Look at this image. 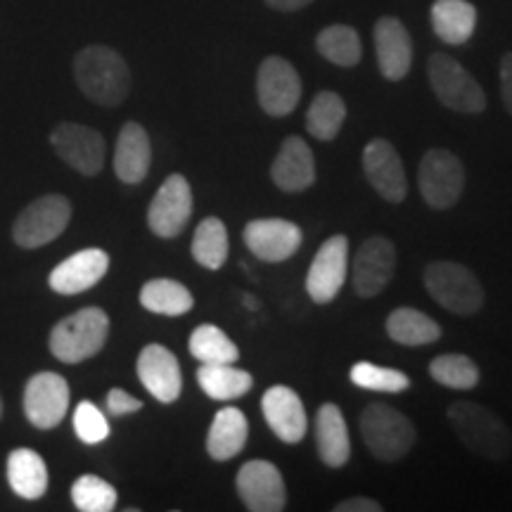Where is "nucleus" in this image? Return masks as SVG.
<instances>
[{
  "label": "nucleus",
  "mask_w": 512,
  "mask_h": 512,
  "mask_svg": "<svg viewBox=\"0 0 512 512\" xmlns=\"http://www.w3.org/2000/svg\"><path fill=\"white\" fill-rule=\"evenodd\" d=\"M349 240L347 235H332L320 245L306 273V292L316 304H330L347 283Z\"/></svg>",
  "instance_id": "11"
},
{
  "label": "nucleus",
  "mask_w": 512,
  "mask_h": 512,
  "mask_svg": "<svg viewBox=\"0 0 512 512\" xmlns=\"http://www.w3.org/2000/svg\"><path fill=\"white\" fill-rule=\"evenodd\" d=\"M396 271V247L389 238L373 235L358 247L351 266V283L358 297H377L392 283Z\"/></svg>",
  "instance_id": "14"
},
{
  "label": "nucleus",
  "mask_w": 512,
  "mask_h": 512,
  "mask_svg": "<svg viewBox=\"0 0 512 512\" xmlns=\"http://www.w3.org/2000/svg\"><path fill=\"white\" fill-rule=\"evenodd\" d=\"M72 221V202L64 195H43L27 204L12 223V240L22 249H38L60 238Z\"/></svg>",
  "instance_id": "7"
},
{
  "label": "nucleus",
  "mask_w": 512,
  "mask_h": 512,
  "mask_svg": "<svg viewBox=\"0 0 512 512\" xmlns=\"http://www.w3.org/2000/svg\"><path fill=\"white\" fill-rule=\"evenodd\" d=\"M363 171L382 200L399 204L408 195L406 169L396 147L384 138H373L363 150Z\"/></svg>",
  "instance_id": "16"
},
{
  "label": "nucleus",
  "mask_w": 512,
  "mask_h": 512,
  "mask_svg": "<svg viewBox=\"0 0 512 512\" xmlns=\"http://www.w3.org/2000/svg\"><path fill=\"white\" fill-rule=\"evenodd\" d=\"M8 484L24 501H38L48 491L46 460L31 448H15L8 456Z\"/></svg>",
  "instance_id": "27"
},
{
  "label": "nucleus",
  "mask_w": 512,
  "mask_h": 512,
  "mask_svg": "<svg viewBox=\"0 0 512 512\" xmlns=\"http://www.w3.org/2000/svg\"><path fill=\"white\" fill-rule=\"evenodd\" d=\"M228 249V228L221 219L209 216V219H204L200 226L195 228V238H192L190 252L192 259L207 268V271H219V268L226 264Z\"/></svg>",
  "instance_id": "31"
},
{
  "label": "nucleus",
  "mask_w": 512,
  "mask_h": 512,
  "mask_svg": "<svg viewBox=\"0 0 512 512\" xmlns=\"http://www.w3.org/2000/svg\"><path fill=\"white\" fill-rule=\"evenodd\" d=\"M0 418H3V401H0Z\"/></svg>",
  "instance_id": "43"
},
{
  "label": "nucleus",
  "mask_w": 512,
  "mask_h": 512,
  "mask_svg": "<svg viewBox=\"0 0 512 512\" xmlns=\"http://www.w3.org/2000/svg\"><path fill=\"white\" fill-rule=\"evenodd\" d=\"M202 392L214 401H233L254 387V377L235 363H202L197 370Z\"/></svg>",
  "instance_id": "28"
},
{
  "label": "nucleus",
  "mask_w": 512,
  "mask_h": 512,
  "mask_svg": "<svg viewBox=\"0 0 512 512\" xmlns=\"http://www.w3.org/2000/svg\"><path fill=\"white\" fill-rule=\"evenodd\" d=\"M152 164L150 136L138 121H128L119 131L117 147H114V174L121 183L136 185L145 181Z\"/></svg>",
  "instance_id": "23"
},
{
  "label": "nucleus",
  "mask_w": 512,
  "mask_h": 512,
  "mask_svg": "<svg viewBox=\"0 0 512 512\" xmlns=\"http://www.w3.org/2000/svg\"><path fill=\"white\" fill-rule=\"evenodd\" d=\"M188 349L200 363H235L240 358L238 344L228 339L221 328L209 323L192 330Z\"/></svg>",
  "instance_id": "34"
},
{
  "label": "nucleus",
  "mask_w": 512,
  "mask_h": 512,
  "mask_svg": "<svg viewBox=\"0 0 512 512\" xmlns=\"http://www.w3.org/2000/svg\"><path fill=\"white\" fill-rule=\"evenodd\" d=\"M375 55L380 74L387 81H401L411 72L413 41L408 29L396 17L377 19L375 31Z\"/></svg>",
  "instance_id": "20"
},
{
  "label": "nucleus",
  "mask_w": 512,
  "mask_h": 512,
  "mask_svg": "<svg viewBox=\"0 0 512 512\" xmlns=\"http://www.w3.org/2000/svg\"><path fill=\"white\" fill-rule=\"evenodd\" d=\"M422 200L432 209H451L465 190V166L451 150H434L422 157L418 169Z\"/></svg>",
  "instance_id": "8"
},
{
  "label": "nucleus",
  "mask_w": 512,
  "mask_h": 512,
  "mask_svg": "<svg viewBox=\"0 0 512 512\" xmlns=\"http://www.w3.org/2000/svg\"><path fill=\"white\" fill-rule=\"evenodd\" d=\"M316 50L337 67H356L363 57L361 36L349 24H332L316 36Z\"/></svg>",
  "instance_id": "32"
},
{
  "label": "nucleus",
  "mask_w": 512,
  "mask_h": 512,
  "mask_svg": "<svg viewBox=\"0 0 512 512\" xmlns=\"http://www.w3.org/2000/svg\"><path fill=\"white\" fill-rule=\"evenodd\" d=\"M501 98L508 114H512V53H505L501 60Z\"/></svg>",
  "instance_id": "41"
},
{
  "label": "nucleus",
  "mask_w": 512,
  "mask_h": 512,
  "mask_svg": "<svg viewBox=\"0 0 512 512\" xmlns=\"http://www.w3.org/2000/svg\"><path fill=\"white\" fill-rule=\"evenodd\" d=\"M344 121H347V105L332 91H320L306 112V128L316 140L330 143L339 136Z\"/></svg>",
  "instance_id": "33"
},
{
  "label": "nucleus",
  "mask_w": 512,
  "mask_h": 512,
  "mask_svg": "<svg viewBox=\"0 0 512 512\" xmlns=\"http://www.w3.org/2000/svg\"><path fill=\"white\" fill-rule=\"evenodd\" d=\"M384 328H387V335L403 347H427L441 337V325L437 320L418 309H411V306H401L389 313Z\"/></svg>",
  "instance_id": "29"
},
{
  "label": "nucleus",
  "mask_w": 512,
  "mask_h": 512,
  "mask_svg": "<svg viewBox=\"0 0 512 512\" xmlns=\"http://www.w3.org/2000/svg\"><path fill=\"white\" fill-rule=\"evenodd\" d=\"M140 304H143V309L159 313V316H185L195 306V297L178 280L155 278L140 290Z\"/></svg>",
  "instance_id": "30"
},
{
  "label": "nucleus",
  "mask_w": 512,
  "mask_h": 512,
  "mask_svg": "<svg viewBox=\"0 0 512 512\" xmlns=\"http://www.w3.org/2000/svg\"><path fill=\"white\" fill-rule=\"evenodd\" d=\"M69 408V384L57 373H38L24 387V415L38 430H53Z\"/></svg>",
  "instance_id": "15"
},
{
  "label": "nucleus",
  "mask_w": 512,
  "mask_h": 512,
  "mask_svg": "<svg viewBox=\"0 0 512 512\" xmlns=\"http://www.w3.org/2000/svg\"><path fill=\"white\" fill-rule=\"evenodd\" d=\"M107 337H110V316L98 306H86L55 325L48 342L50 354L67 366H76L98 356Z\"/></svg>",
  "instance_id": "3"
},
{
  "label": "nucleus",
  "mask_w": 512,
  "mask_h": 512,
  "mask_svg": "<svg viewBox=\"0 0 512 512\" xmlns=\"http://www.w3.org/2000/svg\"><path fill=\"white\" fill-rule=\"evenodd\" d=\"M249 437V422L240 408H221L211 420L207 434V453L216 463L240 456Z\"/></svg>",
  "instance_id": "25"
},
{
  "label": "nucleus",
  "mask_w": 512,
  "mask_h": 512,
  "mask_svg": "<svg viewBox=\"0 0 512 512\" xmlns=\"http://www.w3.org/2000/svg\"><path fill=\"white\" fill-rule=\"evenodd\" d=\"M107 408H110L112 415H131L143 408V401L124 392V389L114 387L110 389V394H107Z\"/></svg>",
  "instance_id": "39"
},
{
  "label": "nucleus",
  "mask_w": 512,
  "mask_h": 512,
  "mask_svg": "<svg viewBox=\"0 0 512 512\" xmlns=\"http://www.w3.org/2000/svg\"><path fill=\"white\" fill-rule=\"evenodd\" d=\"M72 501L81 512H110L117 508V489L102 477L83 475L72 484Z\"/></svg>",
  "instance_id": "37"
},
{
  "label": "nucleus",
  "mask_w": 512,
  "mask_h": 512,
  "mask_svg": "<svg viewBox=\"0 0 512 512\" xmlns=\"http://www.w3.org/2000/svg\"><path fill=\"white\" fill-rule=\"evenodd\" d=\"M261 411H264L268 427L280 441L299 444L304 439L309 422H306L304 403L294 389L285 387V384H275L261 399Z\"/></svg>",
  "instance_id": "21"
},
{
  "label": "nucleus",
  "mask_w": 512,
  "mask_h": 512,
  "mask_svg": "<svg viewBox=\"0 0 512 512\" xmlns=\"http://www.w3.org/2000/svg\"><path fill=\"white\" fill-rule=\"evenodd\" d=\"M358 425L368 451L382 463L401 460L415 444L413 422L387 403H370L363 408Z\"/></svg>",
  "instance_id": "5"
},
{
  "label": "nucleus",
  "mask_w": 512,
  "mask_h": 512,
  "mask_svg": "<svg viewBox=\"0 0 512 512\" xmlns=\"http://www.w3.org/2000/svg\"><path fill=\"white\" fill-rule=\"evenodd\" d=\"M74 432L83 444L95 446L110 437V422L95 403L81 401L74 411Z\"/></svg>",
  "instance_id": "38"
},
{
  "label": "nucleus",
  "mask_w": 512,
  "mask_h": 512,
  "mask_svg": "<svg viewBox=\"0 0 512 512\" xmlns=\"http://www.w3.org/2000/svg\"><path fill=\"white\" fill-rule=\"evenodd\" d=\"M107 268H110V256H107L105 249H81V252L67 256L62 264L53 268L48 278L50 290L64 294V297L81 294L98 285L105 278Z\"/></svg>",
  "instance_id": "19"
},
{
  "label": "nucleus",
  "mask_w": 512,
  "mask_h": 512,
  "mask_svg": "<svg viewBox=\"0 0 512 512\" xmlns=\"http://www.w3.org/2000/svg\"><path fill=\"white\" fill-rule=\"evenodd\" d=\"M456 437L486 460H505L512 453V432L508 425L491 411L475 401H458L446 413Z\"/></svg>",
  "instance_id": "2"
},
{
  "label": "nucleus",
  "mask_w": 512,
  "mask_h": 512,
  "mask_svg": "<svg viewBox=\"0 0 512 512\" xmlns=\"http://www.w3.org/2000/svg\"><path fill=\"white\" fill-rule=\"evenodd\" d=\"M271 178L283 192H304L311 188L316 181V162L304 138H285L271 164Z\"/></svg>",
  "instance_id": "22"
},
{
  "label": "nucleus",
  "mask_w": 512,
  "mask_h": 512,
  "mask_svg": "<svg viewBox=\"0 0 512 512\" xmlns=\"http://www.w3.org/2000/svg\"><path fill=\"white\" fill-rule=\"evenodd\" d=\"M192 216V188L188 178L171 174L152 197L147 209V226L157 238H178Z\"/></svg>",
  "instance_id": "12"
},
{
  "label": "nucleus",
  "mask_w": 512,
  "mask_h": 512,
  "mask_svg": "<svg viewBox=\"0 0 512 512\" xmlns=\"http://www.w3.org/2000/svg\"><path fill=\"white\" fill-rule=\"evenodd\" d=\"M432 29L448 46H463L475 34L477 8L470 0H434Z\"/></svg>",
  "instance_id": "26"
},
{
  "label": "nucleus",
  "mask_w": 512,
  "mask_h": 512,
  "mask_svg": "<svg viewBox=\"0 0 512 512\" xmlns=\"http://www.w3.org/2000/svg\"><path fill=\"white\" fill-rule=\"evenodd\" d=\"M430 375L434 382L448 389H475L479 384V368L470 356L465 354H444L430 363Z\"/></svg>",
  "instance_id": "35"
},
{
  "label": "nucleus",
  "mask_w": 512,
  "mask_h": 512,
  "mask_svg": "<svg viewBox=\"0 0 512 512\" xmlns=\"http://www.w3.org/2000/svg\"><path fill=\"white\" fill-rule=\"evenodd\" d=\"M138 377L143 387L150 392L159 403H174L178 401L183 389L181 363L164 344H147L140 351L136 363Z\"/></svg>",
  "instance_id": "18"
},
{
  "label": "nucleus",
  "mask_w": 512,
  "mask_h": 512,
  "mask_svg": "<svg viewBox=\"0 0 512 512\" xmlns=\"http://www.w3.org/2000/svg\"><path fill=\"white\" fill-rule=\"evenodd\" d=\"M240 501L252 512H280L287 505L285 479L268 460H249L235 479Z\"/></svg>",
  "instance_id": "13"
},
{
  "label": "nucleus",
  "mask_w": 512,
  "mask_h": 512,
  "mask_svg": "<svg viewBox=\"0 0 512 512\" xmlns=\"http://www.w3.org/2000/svg\"><path fill=\"white\" fill-rule=\"evenodd\" d=\"M256 98L271 117H287L302 100V79L285 57L271 55L256 72Z\"/></svg>",
  "instance_id": "10"
},
{
  "label": "nucleus",
  "mask_w": 512,
  "mask_h": 512,
  "mask_svg": "<svg viewBox=\"0 0 512 512\" xmlns=\"http://www.w3.org/2000/svg\"><path fill=\"white\" fill-rule=\"evenodd\" d=\"M349 377L356 387L368 389V392L401 394L411 387V380H408L406 373H401V370H396V368L375 366V363H368V361L354 363Z\"/></svg>",
  "instance_id": "36"
},
{
  "label": "nucleus",
  "mask_w": 512,
  "mask_h": 512,
  "mask_svg": "<svg viewBox=\"0 0 512 512\" xmlns=\"http://www.w3.org/2000/svg\"><path fill=\"white\" fill-rule=\"evenodd\" d=\"M427 292L456 316H472L484 306V287L477 275L456 261H432L422 273Z\"/></svg>",
  "instance_id": "4"
},
{
  "label": "nucleus",
  "mask_w": 512,
  "mask_h": 512,
  "mask_svg": "<svg viewBox=\"0 0 512 512\" xmlns=\"http://www.w3.org/2000/svg\"><path fill=\"white\" fill-rule=\"evenodd\" d=\"M268 8L278 10V12H297L306 8V5H311L313 0H264Z\"/></svg>",
  "instance_id": "42"
},
{
  "label": "nucleus",
  "mask_w": 512,
  "mask_h": 512,
  "mask_svg": "<svg viewBox=\"0 0 512 512\" xmlns=\"http://www.w3.org/2000/svg\"><path fill=\"white\" fill-rule=\"evenodd\" d=\"M245 245L259 261L280 264L302 247V228L285 219H254L245 226Z\"/></svg>",
  "instance_id": "17"
},
{
  "label": "nucleus",
  "mask_w": 512,
  "mask_h": 512,
  "mask_svg": "<svg viewBox=\"0 0 512 512\" xmlns=\"http://www.w3.org/2000/svg\"><path fill=\"white\" fill-rule=\"evenodd\" d=\"M427 76H430V86L437 100L448 110L460 114H479L486 110L482 86L451 55L434 53L427 62Z\"/></svg>",
  "instance_id": "6"
},
{
  "label": "nucleus",
  "mask_w": 512,
  "mask_h": 512,
  "mask_svg": "<svg viewBox=\"0 0 512 512\" xmlns=\"http://www.w3.org/2000/svg\"><path fill=\"white\" fill-rule=\"evenodd\" d=\"M316 448L328 467H342L351 458V437L347 420L335 403H323L316 413Z\"/></svg>",
  "instance_id": "24"
},
{
  "label": "nucleus",
  "mask_w": 512,
  "mask_h": 512,
  "mask_svg": "<svg viewBox=\"0 0 512 512\" xmlns=\"http://www.w3.org/2000/svg\"><path fill=\"white\" fill-rule=\"evenodd\" d=\"M50 145H53L57 157L67 166H72L76 174L81 176H98L102 166H105V138H102L100 131L86 124L62 121L50 133Z\"/></svg>",
  "instance_id": "9"
},
{
  "label": "nucleus",
  "mask_w": 512,
  "mask_h": 512,
  "mask_svg": "<svg viewBox=\"0 0 512 512\" xmlns=\"http://www.w3.org/2000/svg\"><path fill=\"white\" fill-rule=\"evenodd\" d=\"M335 512H382V505L373 501V498H366V496H354V498H347V501L337 503Z\"/></svg>",
  "instance_id": "40"
},
{
  "label": "nucleus",
  "mask_w": 512,
  "mask_h": 512,
  "mask_svg": "<svg viewBox=\"0 0 512 512\" xmlns=\"http://www.w3.org/2000/svg\"><path fill=\"white\" fill-rule=\"evenodd\" d=\"M74 79L88 100L102 107H117L131 93V69L110 46H86L74 57Z\"/></svg>",
  "instance_id": "1"
}]
</instances>
